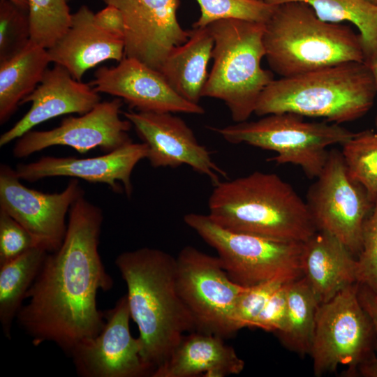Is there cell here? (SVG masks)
Returning a JSON list of instances; mask_svg holds the SVG:
<instances>
[{"label": "cell", "mask_w": 377, "mask_h": 377, "mask_svg": "<svg viewBox=\"0 0 377 377\" xmlns=\"http://www.w3.org/2000/svg\"><path fill=\"white\" fill-rule=\"evenodd\" d=\"M253 1H266L267 0H253Z\"/></svg>", "instance_id": "41"}, {"label": "cell", "mask_w": 377, "mask_h": 377, "mask_svg": "<svg viewBox=\"0 0 377 377\" xmlns=\"http://www.w3.org/2000/svg\"><path fill=\"white\" fill-rule=\"evenodd\" d=\"M51 62L47 50L31 40L17 54L0 61V123L39 84Z\"/></svg>", "instance_id": "24"}, {"label": "cell", "mask_w": 377, "mask_h": 377, "mask_svg": "<svg viewBox=\"0 0 377 377\" xmlns=\"http://www.w3.org/2000/svg\"><path fill=\"white\" fill-rule=\"evenodd\" d=\"M67 1H72V0H66Z\"/></svg>", "instance_id": "42"}, {"label": "cell", "mask_w": 377, "mask_h": 377, "mask_svg": "<svg viewBox=\"0 0 377 377\" xmlns=\"http://www.w3.org/2000/svg\"><path fill=\"white\" fill-rule=\"evenodd\" d=\"M102 1L122 14L125 57L160 71L170 51L189 37L177 20L179 0Z\"/></svg>", "instance_id": "15"}, {"label": "cell", "mask_w": 377, "mask_h": 377, "mask_svg": "<svg viewBox=\"0 0 377 377\" xmlns=\"http://www.w3.org/2000/svg\"><path fill=\"white\" fill-rule=\"evenodd\" d=\"M123 103L119 98L100 102L80 117L64 119L54 128L31 130L17 139L13 155L24 158L56 145L68 146L81 154L96 148L105 153L116 150L132 141L128 133L132 124L120 118Z\"/></svg>", "instance_id": "13"}, {"label": "cell", "mask_w": 377, "mask_h": 377, "mask_svg": "<svg viewBox=\"0 0 377 377\" xmlns=\"http://www.w3.org/2000/svg\"><path fill=\"white\" fill-rule=\"evenodd\" d=\"M341 146L350 175L365 188L374 202L377 198V133L371 130L355 133Z\"/></svg>", "instance_id": "28"}, {"label": "cell", "mask_w": 377, "mask_h": 377, "mask_svg": "<svg viewBox=\"0 0 377 377\" xmlns=\"http://www.w3.org/2000/svg\"><path fill=\"white\" fill-rule=\"evenodd\" d=\"M359 283L350 284L320 303L309 355L316 376L347 367L346 374H359L374 357L376 334L358 297Z\"/></svg>", "instance_id": "9"}, {"label": "cell", "mask_w": 377, "mask_h": 377, "mask_svg": "<svg viewBox=\"0 0 377 377\" xmlns=\"http://www.w3.org/2000/svg\"><path fill=\"white\" fill-rule=\"evenodd\" d=\"M103 221L102 210L84 195L71 206L64 241L47 253L16 317L34 346L52 342L69 355L101 330L98 293L113 286L98 252Z\"/></svg>", "instance_id": "1"}, {"label": "cell", "mask_w": 377, "mask_h": 377, "mask_svg": "<svg viewBox=\"0 0 377 377\" xmlns=\"http://www.w3.org/2000/svg\"><path fill=\"white\" fill-rule=\"evenodd\" d=\"M373 73V75L375 79L376 87H377V55L369 63L367 64ZM376 125H377V120H376Z\"/></svg>", "instance_id": "39"}, {"label": "cell", "mask_w": 377, "mask_h": 377, "mask_svg": "<svg viewBox=\"0 0 377 377\" xmlns=\"http://www.w3.org/2000/svg\"><path fill=\"white\" fill-rule=\"evenodd\" d=\"M306 202L317 231L333 235L358 257L363 223L374 202L350 175L341 151H329L323 170L309 189Z\"/></svg>", "instance_id": "11"}, {"label": "cell", "mask_w": 377, "mask_h": 377, "mask_svg": "<svg viewBox=\"0 0 377 377\" xmlns=\"http://www.w3.org/2000/svg\"><path fill=\"white\" fill-rule=\"evenodd\" d=\"M175 258L177 288L193 318L195 331L223 339L232 337L237 332L235 304L246 287L229 277L218 256L186 246Z\"/></svg>", "instance_id": "10"}, {"label": "cell", "mask_w": 377, "mask_h": 377, "mask_svg": "<svg viewBox=\"0 0 377 377\" xmlns=\"http://www.w3.org/2000/svg\"><path fill=\"white\" fill-rule=\"evenodd\" d=\"M147 147V158L154 168H177L186 165L205 175L213 186L227 173L212 159L210 151L197 140L193 131L171 112H123Z\"/></svg>", "instance_id": "16"}, {"label": "cell", "mask_w": 377, "mask_h": 377, "mask_svg": "<svg viewBox=\"0 0 377 377\" xmlns=\"http://www.w3.org/2000/svg\"><path fill=\"white\" fill-rule=\"evenodd\" d=\"M358 297L372 321L376 341V354L360 369L359 374L366 377H377V293L367 286L359 283Z\"/></svg>", "instance_id": "36"}, {"label": "cell", "mask_w": 377, "mask_h": 377, "mask_svg": "<svg viewBox=\"0 0 377 377\" xmlns=\"http://www.w3.org/2000/svg\"><path fill=\"white\" fill-rule=\"evenodd\" d=\"M263 43L269 67L282 77L365 60L360 34L349 26L322 20L300 1L276 5L265 23Z\"/></svg>", "instance_id": "5"}, {"label": "cell", "mask_w": 377, "mask_h": 377, "mask_svg": "<svg viewBox=\"0 0 377 377\" xmlns=\"http://www.w3.org/2000/svg\"><path fill=\"white\" fill-rule=\"evenodd\" d=\"M30 40L29 11L0 0V61L17 54Z\"/></svg>", "instance_id": "31"}, {"label": "cell", "mask_w": 377, "mask_h": 377, "mask_svg": "<svg viewBox=\"0 0 377 377\" xmlns=\"http://www.w3.org/2000/svg\"><path fill=\"white\" fill-rule=\"evenodd\" d=\"M31 40L51 47L67 31L71 15L66 0H29Z\"/></svg>", "instance_id": "29"}, {"label": "cell", "mask_w": 377, "mask_h": 377, "mask_svg": "<svg viewBox=\"0 0 377 377\" xmlns=\"http://www.w3.org/2000/svg\"><path fill=\"white\" fill-rule=\"evenodd\" d=\"M290 1L309 4L323 21L348 22L360 31L366 64L377 55V6L365 0H267L277 5Z\"/></svg>", "instance_id": "27"}, {"label": "cell", "mask_w": 377, "mask_h": 377, "mask_svg": "<svg viewBox=\"0 0 377 377\" xmlns=\"http://www.w3.org/2000/svg\"><path fill=\"white\" fill-rule=\"evenodd\" d=\"M293 281L283 283L274 292L251 327L275 333L283 330L287 316L289 288Z\"/></svg>", "instance_id": "35"}, {"label": "cell", "mask_w": 377, "mask_h": 377, "mask_svg": "<svg viewBox=\"0 0 377 377\" xmlns=\"http://www.w3.org/2000/svg\"><path fill=\"white\" fill-rule=\"evenodd\" d=\"M294 280L288 277H278L246 287L239 295L235 304L233 320L237 330L251 327L274 292L283 283Z\"/></svg>", "instance_id": "32"}, {"label": "cell", "mask_w": 377, "mask_h": 377, "mask_svg": "<svg viewBox=\"0 0 377 377\" xmlns=\"http://www.w3.org/2000/svg\"><path fill=\"white\" fill-rule=\"evenodd\" d=\"M37 246V242L27 230L0 210V265Z\"/></svg>", "instance_id": "34"}, {"label": "cell", "mask_w": 377, "mask_h": 377, "mask_svg": "<svg viewBox=\"0 0 377 377\" xmlns=\"http://www.w3.org/2000/svg\"><path fill=\"white\" fill-rule=\"evenodd\" d=\"M376 93L369 66L346 62L273 80L259 96L254 114L292 112L341 124L364 116Z\"/></svg>", "instance_id": "4"}, {"label": "cell", "mask_w": 377, "mask_h": 377, "mask_svg": "<svg viewBox=\"0 0 377 377\" xmlns=\"http://www.w3.org/2000/svg\"><path fill=\"white\" fill-rule=\"evenodd\" d=\"M47 251L34 247L0 265V322L6 337L11 339L13 320L23 305Z\"/></svg>", "instance_id": "25"}, {"label": "cell", "mask_w": 377, "mask_h": 377, "mask_svg": "<svg viewBox=\"0 0 377 377\" xmlns=\"http://www.w3.org/2000/svg\"><path fill=\"white\" fill-rule=\"evenodd\" d=\"M15 170L0 167V210L20 223L48 253L61 245L67 230L66 215L73 204L84 195L77 179H71L58 193H43L20 182Z\"/></svg>", "instance_id": "12"}, {"label": "cell", "mask_w": 377, "mask_h": 377, "mask_svg": "<svg viewBox=\"0 0 377 377\" xmlns=\"http://www.w3.org/2000/svg\"><path fill=\"white\" fill-rule=\"evenodd\" d=\"M104 315L100 332L77 344L69 354L77 374L82 377L151 376L141 357L140 340L130 332L126 295Z\"/></svg>", "instance_id": "14"}, {"label": "cell", "mask_w": 377, "mask_h": 377, "mask_svg": "<svg viewBox=\"0 0 377 377\" xmlns=\"http://www.w3.org/2000/svg\"><path fill=\"white\" fill-rule=\"evenodd\" d=\"M29 102V111L1 135L0 147L50 119L73 113L84 114L101 102V96L89 84L75 80L64 67L54 64L46 70L39 84L20 104Z\"/></svg>", "instance_id": "19"}, {"label": "cell", "mask_w": 377, "mask_h": 377, "mask_svg": "<svg viewBox=\"0 0 377 377\" xmlns=\"http://www.w3.org/2000/svg\"><path fill=\"white\" fill-rule=\"evenodd\" d=\"M320 304L304 276L290 283L286 323L276 334L286 348L300 356L309 355Z\"/></svg>", "instance_id": "26"}, {"label": "cell", "mask_w": 377, "mask_h": 377, "mask_svg": "<svg viewBox=\"0 0 377 377\" xmlns=\"http://www.w3.org/2000/svg\"><path fill=\"white\" fill-rule=\"evenodd\" d=\"M207 27L214 38V62L202 97L223 101L234 121H247L262 91L274 80L272 72L261 67L265 23L225 19Z\"/></svg>", "instance_id": "6"}, {"label": "cell", "mask_w": 377, "mask_h": 377, "mask_svg": "<svg viewBox=\"0 0 377 377\" xmlns=\"http://www.w3.org/2000/svg\"><path fill=\"white\" fill-rule=\"evenodd\" d=\"M184 223L214 248L236 283L250 287L278 277L303 276V242L281 241L226 230L208 214H187Z\"/></svg>", "instance_id": "8"}, {"label": "cell", "mask_w": 377, "mask_h": 377, "mask_svg": "<svg viewBox=\"0 0 377 377\" xmlns=\"http://www.w3.org/2000/svg\"><path fill=\"white\" fill-rule=\"evenodd\" d=\"M208 208L214 222L233 232L304 242L317 231L306 201L274 173L255 171L221 181Z\"/></svg>", "instance_id": "3"}, {"label": "cell", "mask_w": 377, "mask_h": 377, "mask_svg": "<svg viewBox=\"0 0 377 377\" xmlns=\"http://www.w3.org/2000/svg\"><path fill=\"white\" fill-rule=\"evenodd\" d=\"M365 1L372 3L374 5L377 6V0H365Z\"/></svg>", "instance_id": "40"}, {"label": "cell", "mask_w": 377, "mask_h": 377, "mask_svg": "<svg viewBox=\"0 0 377 377\" xmlns=\"http://www.w3.org/2000/svg\"><path fill=\"white\" fill-rule=\"evenodd\" d=\"M189 32L188 40L168 54L160 72L179 96L199 104L208 77L214 38L207 27H193Z\"/></svg>", "instance_id": "23"}, {"label": "cell", "mask_w": 377, "mask_h": 377, "mask_svg": "<svg viewBox=\"0 0 377 377\" xmlns=\"http://www.w3.org/2000/svg\"><path fill=\"white\" fill-rule=\"evenodd\" d=\"M226 141L244 143L276 152L269 161L300 166L308 178H316L326 163L331 145H342L355 133L338 124L309 122L292 112L274 113L253 121L214 128Z\"/></svg>", "instance_id": "7"}, {"label": "cell", "mask_w": 377, "mask_h": 377, "mask_svg": "<svg viewBox=\"0 0 377 377\" xmlns=\"http://www.w3.org/2000/svg\"><path fill=\"white\" fill-rule=\"evenodd\" d=\"M94 15L87 6H82L72 14L65 34L47 49L51 62L64 67L79 81L101 62L120 61L124 57V36L100 26Z\"/></svg>", "instance_id": "20"}, {"label": "cell", "mask_w": 377, "mask_h": 377, "mask_svg": "<svg viewBox=\"0 0 377 377\" xmlns=\"http://www.w3.org/2000/svg\"><path fill=\"white\" fill-rule=\"evenodd\" d=\"M362 240L357 258V282L377 293V198L364 221Z\"/></svg>", "instance_id": "33"}, {"label": "cell", "mask_w": 377, "mask_h": 377, "mask_svg": "<svg viewBox=\"0 0 377 377\" xmlns=\"http://www.w3.org/2000/svg\"><path fill=\"white\" fill-rule=\"evenodd\" d=\"M144 142L132 141L105 154L85 158L43 156L15 169L21 180L36 182L46 177H70L108 185L114 192L133 193L131 175L135 165L147 158Z\"/></svg>", "instance_id": "18"}, {"label": "cell", "mask_w": 377, "mask_h": 377, "mask_svg": "<svg viewBox=\"0 0 377 377\" xmlns=\"http://www.w3.org/2000/svg\"><path fill=\"white\" fill-rule=\"evenodd\" d=\"M89 84L98 93L119 98L138 112L202 114L204 108L179 96L163 74L134 58L113 67L101 66Z\"/></svg>", "instance_id": "17"}, {"label": "cell", "mask_w": 377, "mask_h": 377, "mask_svg": "<svg viewBox=\"0 0 377 377\" xmlns=\"http://www.w3.org/2000/svg\"><path fill=\"white\" fill-rule=\"evenodd\" d=\"M96 22L107 30L124 36V23L120 10L110 5L95 13Z\"/></svg>", "instance_id": "37"}, {"label": "cell", "mask_w": 377, "mask_h": 377, "mask_svg": "<svg viewBox=\"0 0 377 377\" xmlns=\"http://www.w3.org/2000/svg\"><path fill=\"white\" fill-rule=\"evenodd\" d=\"M13 3H14L17 7L29 11V0H8Z\"/></svg>", "instance_id": "38"}, {"label": "cell", "mask_w": 377, "mask_h": 377, "mask_svg": "<svg viewBox=\"0 0 377 377\" xmlns=\"http://www.w3.org/2000/svg\"><path fill=\"white\" fill-rule=\"evenodd\" d=\"M301 267L320 303L357 282V258L333 235L316 231L303 242Z\"/></svg>", "instance_id": "22"}, {"label": "cell", "mask_w": 377, "mask_h": 377, "mask_svg": "<svg viewBox=\"0 0 377 377\" xmlns=\"http://www.w3.org/2000/svg\"><path fill=\"white\" fill-rule=\"evenodd\" d=\"M223 338L193 331L184 334L152 377H225L240 374L245 362Z\"/></svg>", "instance_id": "21"}, {"label": "cell", "mask_w": 377, "mask_h": 377, "mask_svg": "<svg viewBox=\"0 0 377 377\" xmlns=\"http://www.w3.org/2000/svg\"><path fill=\"white\" fill-rule=\"evenodd\" d=\"M200 15L193 27H205L220 20L239 19L265 23L276 5L253 0H195Z\"/></svg>", "instance_id": "30"}, {"label": "cell", "mask_w": 377, "mask_h": 377, "mask_svg": "<svg viewBox=\"0 0 377 377\" xmlns=\"http://www.w3.org/2000/svg\"><path fill=\"white\" fill-rule=\"evenodd\" d=\"M114 263L126 285L141 357L152 374L168 360L184 334L196 330L177 288L176 258L162 250L143 247L120 253Z\"/></svg>", "instance_id": "2"}]
</instances>
